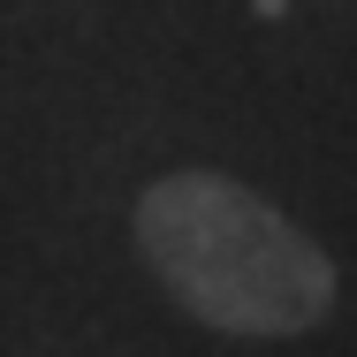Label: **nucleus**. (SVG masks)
Masks as SVG:
<instances>
[{"label":"nucleus","instance_id":"obj_1","mask_svg":"<svg viewBox=\"0 0 357 357\" xmlns=\"http://www.w3.org/2000/svg\"><path fill=\"white\" fill-rule=\"evenodd\" d=\"M137 251L160 289L213 335L289 342L335 312V259L319 236L220 167H175L137 198Z\"/></svg>","mask_w":357,"mask_h":357}]
</instances>
